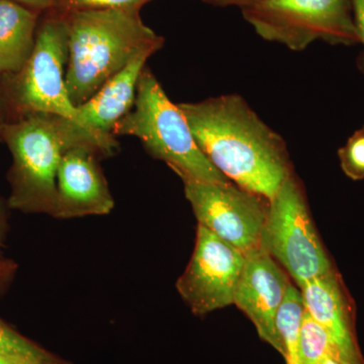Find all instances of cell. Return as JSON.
I'll list each match as a JSON object with an SVG mask.
<instances>
[{
	"mask_svg": "<svg viewBox=\"0 0 364 364\" xmlns=\"http://www.w3.org/2000/svg\"><path fill=\"white\" fill-rule=\"evenodd\" d=\"M196 142L236 186L270 200L291 176L286 144L237 95L178 104Z\"/></svg>",
	"mask_w": 364,
	"mask_h": 364,
	"instance_id": "obj_1",
	"label": "cell"
},
{
	"mask_svg": "<svg viewBox=\"0 0 364 364\" xmlns=\"http://www.w3.org/2000/svg\"><path fill=\"white\" fill-rule=\"evenodd\" d=\"M68 31L66 86L74 107L100 88L145 50L161 49L164 39L143 23L140 9L62 11Z\"/></svg>",
	"mask_w": 364,
	"mask_h": 364,
	"instance_id": "obj_2",
	"label": "cell"
},
{
	"mask_svg": "<svg viewBox=\"0 0 364 364\" xmlns=\"http://www.w3.org/2000/svg\"><path fill=\"white\" fill-rule=\"evenodd\" d=\"M13 156L9 169L11 196L7 205L28 214L56 210L57 173L64 152L90 144L105 157L97 141L71 119L50 114H30L7 122L1 134Z\"/></svg>",
	"mask_w": 364,
	"mask_h": 364,
	"instance_id": "obj_3",
	"label": "cell"
},
{
	"mask_svg": "<svg viewBox=\"0 0 364 364\" xmlns=\"http://www.w3.org/2000/svg\"><path fill=\"white\" fill-rule=\"evenodd\" d=\"M114 136H136L183 181L230 182L203 154L181 107L169 100L147 67L139 78L133 109L117 124Z\"/></svg>",
	"mask_w": 364,
	"mask_h": 364,
	"instance_id": "obj_4",
	"label": "cell"
},
{
	"mask_svg": "<svg viewBox=\"0 0 364 364\" xmlns=\"http://www.w3.org/2000/svg\"><path fill=\"white\" fill-rule=\"evenodd\" d=\"M243 18L262 39L303 51L315 41L360 44L350 0H253Z\"/></svg>",
	"mask_w": 364,
	"mask_h": 364,
	"instance_id": "obj_5",
	"label": "cell"
},
{
	"mask_svg": "<svg viewBox=\"0 0 364 364\" xmlns=\"http://www.w3.org/2000/svg\"><path fill=\"white\" fill-rule=\"evenodd\" d=\"M68 31L63 14L50 16L37 30L30 58L18 73L2 77L7 107L18 117L50 114L78 124L77 107L66 86Z\"/></svg>",
	"mask_w": 364,
	"mask_h": 364,
	"instance_id": "obj_6",
	"label": "cell"
},
{
	"mask_svg": "<svg viewBox=\"0 0 364 364\" xmlns=\"http://www.w3.org/2000/svg\"><path fill=\"white\" fill-rule=\"evenodd\" d=\"M259 246L286 268L299 287L334 270L314 228L303 191L291 176L269 200Z\"/></svg>",
	"mask_w": 364,
	"mask_h": 364,
	"instance_id": "obj_7",
	"label": "cell"
},
{
	"mask_svg": "<svg viewBox=\"0 0 364 364\" xmlns=\"http://www.w3.org/2000/svg\"><path fill=\"white\" fill-rule=\"evenodd\" d=\"M183 182L198 225L244 254L259 246L269 200L231 182Z\"/></svg>",
	"mask_w": 364,
	"mask_h": 364,
	"instance_id": "obj_8",
	"label": "cell"
},
{
	"mask_svg": "<svg viewBox=\"0 0 364 364\" xmlns=\"http://www.w3.org/2000/svg\"><path fill=\"white\" fill-rule=\"evenodd\" d=\"M245 254L198 225L195 251L177 291L196 316L232 305Z\"/></svg>",
	"mask_w": 364,
	"mask_h": 364,
	"instance_id": "obj_9",
	"label": "cell"
},
{
	"mask_svg": "<svg viewBox=\"0 0 364 364\" xmlns=\"http://www.w3.org/2000/svg\"><path fill=\"white\" fill-rule=\"evenodd\" d=\"M291 286L286 272L260 246L245 254L233 304L252 321L263 341L284 356L277 316Z\"/></svg>",
	"mask_w": 364,
	"mask_h": 364,
	"instance_id": "obj_10",
	"label": "cell"
},
{
	"mask_svg": "<svg viewBox=\"0 0 364 364\" xmlns=\"http://www.w3.org/2000/svg\"><path fill=\"white\" fill-rule=\"evenodd\" d=\"M100 151L79 144L64 152L57 173V219L107 215L114 202L100 168Z\"/></svg>",
	"mask_w": 364,
	"mask_h": 364,
	"instance_id": "obj_11",
	"label": "cell"
},
{
	"mask_svg": "<svg viewBox=\"0 0 364 364\" xmlns=\"http://www.w3.org/2000/svg\"><path fill=\"white\" fill-rule=\"evenodd\" d=\"M155 53L145 50L136 54L92 97L77 107L79 126L97 141L105 157L114 155L119 147L114 128L133 109L139 78L146 62Z\"/></svg>",
	"mask_w": 364,
	"mask_h": 364,
	"instance_id": "obj_12",
	"label": "cell"
},
{
	"mask_svg": "<svg viewBox=\"0 0 364 364\" xmlns=\"http://www.w3.org/2000/svg\"><path fill=\"white\" fill-rule=\"evenodd\" d=\"M299 289L306 310L327 332L339 363L364 364L348 299L334 270Z\"/></svg>",
	"mask_w": 364,
	"mask_h": 364,
	"instance_id": "obj_13",
	"label": "cell"
},
{
	"mask_svg": "<svg viewBox=\"0 0 364 364\" xmlns=\"http://www.w3.org/2000/svg\"><path fill=\"white\" fill-rule=\"evenodd\" d=\"M38 11L0 0V78L18 73L35 47Z\"/></svg>",
	"mask_w": 364,
	"mask_h": 364,
	"instance_id": "obj_14",
	"label": "cell"
},
{
	"mask_svg": "<svg viewBox=\"0 0 364 364\" xmlns=\"http://www.w3.org/2000/svg\"><path fill=\"white\" fill-rule=\"evenodd\" d=\"M304 305L301 291L291 284L277 316V328L287 364H303L299 351V334L303 318Z\"/></svg>",
	"mask_w": 364,
	"mask_h": 364,
	"instance_id": "obj_15",
	"label": "cell"
},
{
	"mask_svg": "<svg viewBox=\"0 0 364 364\" xmlns=\"http://www.w3.org/2000/svg\"><path fill=\"white\" fill-rule=\"evenodd\" d=\"M299 342L303 364H317L326 358L338 360L336 350L327 332L306 309L299 328Z\"/></svg>",
	"mask_w": 364,
	"mask_h": 364,
	"instance_id": "obj_16",
	"label": "cell"
},
{
	"mask_svg": "<svg viewBox=\"0 0 364 364\" xmlns=\"http://www.w3.org/2000/svg\"><path fill=\"white\" fill-rule=\"evenodd\" d=\"M0 353L32 359L44 364H71L26 338L0 318Z\"/></svg>",
	"mask_w": 364,
	"mask_h": 364,
	"instance_id": "obj_17",
	"label": "cell"
},
{
	"mask_svg": "<svg viewBox=\"0 0 364 364\" xmlns=\"http://www.w3.org/2000/svg\"><path fill=\"white\" fill-rule=\"evenodd\" d=\"M338 156L341 168L353 181L364 179V130L359 129L340 148Z\"/></svg>",
	"mask_w": 364,
	"mask_h": 364,
	"instance_id": "obj_18",
	"label": "cell"
},
{
	"mask_svg": "<svg viewBox=\"0 0 364 364\" xmlns=\"http://www.w3.org/2000/svg\"><path fill=\"white\" fill-rule=\"evenodd\" d=\"M151 0H61L62 11L85 9H141Z\"/></svg>",
	"mask_w": 364,
	"mask_h": 364,
	"instance_id": "obj_19",
	"label": "cell"
},
{
	"mask_svg": "<svg viewBox=\"0 0 364 364\" xmlns=\"http://www.w3.org/2000/svg\"><path fill=\"white\" fill-rule=\"evenodd\" d=\"M18 265L13 260L0 258V294L6 291L7 287L13 282Z\"/></svg>",
	"mask_w": 364,
	"mask_h": 364,
	"instance_id": "obj_20",
	"label": "cell"
},
{
	"mask_svg": "<svg viewBox=\"0 0 364 364\" xmlns=\"http://www.w3.org/2000/svg\"><path fill=\"white\" fill-rule=\"evenodd\" d=\"M13 1L36 11L60 9L61 6V0H13Z\"/></svg>",
	"mask_w": 364,
	"mask_h": 364,
	"instance_id": "obj_21",
	"label": "cell"
},
{
	"mask_svg": "<svg viewBox=\"0 0 364 364\" xmlns=\"http://www.w3.org/2000/svg\"><path fill=\"white\" fill-rule=\"evenodd\" d=\"M354 21L358 28L360 44L364 46V0H350Z\"/></svg>",
	"mask_w": 364,
	"mask_h": 364,
	"instance_id": "obj_22",
	"label": "cell"
},
{
	"mask_svg": "<svg viewBox=\"0 0 364 364\" xmlns=\"http://www.w3.org/2000/svg\"><path fill=\"white\" fill-rule=\"evenodd\" d=\"M203 1L213 4V6H237L241 9L242 7L247 6L250 2H252L253 0H203Z\"/></svg>",
	"mask_w": 364,
	"mask_h": 364,
	"instance_id": "obj_23",
	"label": "cell"
},
{
	"mask_svg": "<svg viewBox=\"0 0 364 364\" xmlns=\"http://www.w3.org/2000/svg\"><path fill=\"white\" fill-rule=\"evenodd\" d=\"M0 364H44L32 360V359L18 358V356L7 355L0 353Z\"/></svg>",
	"mask_w": 364,
	"mask_h": 364,
	"instance_id": "obj_24",
	"label": "cell"
},
{
	"mask_svg": "<svg viewBox=\"0 0 364 364\" xmlns=\"http://www.w3.org/2000/svg\"><path fill=\"white\" fill-rule=\"evenodd\" d=\"M7 104L6 97H4V92H2L1 88H0V139H1L2 131H4V126H6L7 122Z\"/></svg>",
	"mask_w": 364,
	"mask_h": 364,
	"instance_id": "obj_25",
	"label": "cell"
},
{
	"mask_svg": "<svg viewBox=\"0 0 364 364\" xmlns=\"http://www.w3.org/2000/svg\"><path fill=\"white\" fill-rule=\"evenodd\" d=\"M4 234H6V219H4V210L0 207V249L4 247Z\"/></svg>",
	"mask_w": 364,
	"mask_h": 364,
	"instance_id": "obj_26",
	"label": "cell"
},
{
	"mask_svg": "<svg viewBox=\"0 0 364 364\" xmlns=\"http://www.w3.org/2000/svg\"><path fill=\"white\" fill-rule=\"evenodd\" d=\"M317 364H342L341 363H339L338 360H336V359L332 358H326L325 359H323V360H321L320 363Z\"/></svg>",
	"mask_w": 364,
	"mask_h": 364,
	"instance_id": "obj_27",
	"label": "cell"
},
{
	"mask_svg": "<svg viewBox=\"0 0 364 364\" xmlns=\"http://www.w3.org/2000/svg\"><path fill=\"white\" fill-rule=\"evenodd\" d=\"M363 130H364V126L363 127Z\"/></svg>",
	"mask_w": 364,
	"mask_h": 364,
	"instance_id": "obj_28",
	"label": "cell"
}]
</instances>
